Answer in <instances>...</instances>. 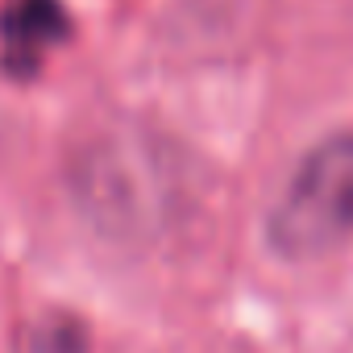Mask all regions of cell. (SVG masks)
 I'll list each match as a JSON object with an SVG mask.
<instances>
[{"label":"cell","instance_id":"1","mask_svg":"<svg viewBox=\"0 0 353 353\" xmlns=\"http://www.w3.org/2000/svg\"><path fill=\"white\" fill-rule=\"evenodd\" d=\"M353 233V133L324 137L291 174L270 212V245L287 258H316Z\"/></svg>","mask_w":353,"mask_h":353},{"label":"cell","instance_id":"2","mask_svg":"<svg viewBox=\"0 0 353 353\" xmlns=\"http://www.w3.org/2000/svg\"><path fill=\"white\" fill-rule=\"evenodd\" d=\"M71 21L59 0H9L0 17V38H5V67L13 75H34L42 59L67 38Z\"/></svg>","mask_w":353,"mask_h":353}]
</instances>
